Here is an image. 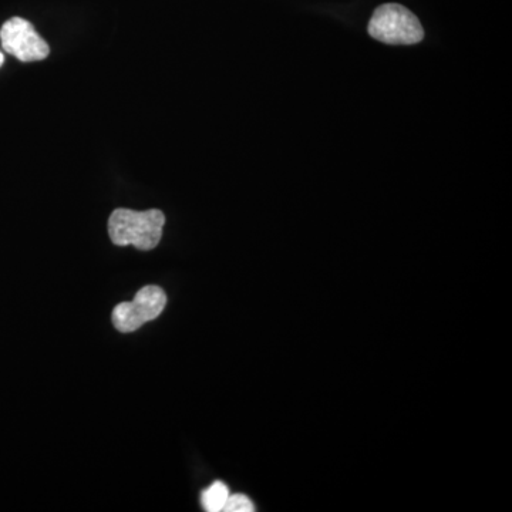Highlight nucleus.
<instances>
[{"mask_svg": "<svg viewBox=\"0 0 512 512\" xmlns=\"http://www.w3.org/2000/svg\"><path fill=\"white\" fill-rule=\"evenodd\" d=\"M164 224L163 211L119 208L110 215L109 235L117 247L134 245L140 251H151L160 244Z\"/></svg>", "mask_w": 512, "mask_h": 512, "instance_id": "1", "label": "nucleus"}, {"mask_svg": "<svg viewBox=\"0 0 512 512\" xmlns=\"http://www.w3.org/2000/svg\"><path fill=\"white\" fill-rule=\"evenodd\" d=\"M367 32L386 45H417L424 39V29L413 12L399 3L379 6L370 19Z\"/></svg>", "mask_w": 512, "mask_h": 512, "instance_id": "2", "label": "nucleus"}, {"mask_svg": "<svg viewBox=\"0 0 512 512\" xmlns=\"http://www.w3.org/2000/svg\"><path fill=\"white\" fill-rule=\"evenodd\" d=\"M167 295L160 286L148 285L137 292L131 302L117 305L113 311L114 328L121 333H133L144 323L151 322L163 313Z\"/></svg>", "mask_w": 512, "mask_h": 512, "instance_id": "3", "label": "nucleus"}, {"mask_svg": "<svg viewBox=\"0 0 512 512\" xmlns=\"http://www.w3.org/2000/svg\"><path fill=\"white\" fill-rule=\"evenodd\" d=\"M3 50L23 63L40 62L50 55L46 40L36 32L29 20L12 18L0 29Z\"/></svg>", "mask_w": 512, "mask_h": 512, "instance_id": "4", "label": "nucleus"}, {"mask_svg": "<svg viewBox=\"0 0 512 512\" xmlns=\"http://www.w3.org/2000/svg\"><path fill=\"white\" fill-rule=\"evenodd\" d=\"M229 497V490L227 484L217 481L208 487L207 490L202 491L201 504L205 511L208 512H221L224 510Z\"/></svg>", "mask_w": 512, "mask_h": 512, "instance_id": "5", "label": "nucleus"}, {"mask_svg": "<svg viewBox=\"0 0 512 512\" xmlns=\"http://www.w3.org/2000/svg\"><path fill=\"white\" fill-rule=\"evenodd\" d=\"M224 512H252L255 511V505L244 494H229L227 504H225Z\"/></svg>", "mask_w": 512, "mask_h": 512, "instance_id": "6", "label": "nucleus"}, {"mask_svg": "<svg viewBox=\"0 0 512 512\" xmlns=\"http://www.w3.org/2000/svg\"><path fill=\"white\" fill-rule=\"evenodd\" d=\"M3 63H5V55H3L2 52H0V67L3 66Z\"/></svg>", "mask_w": 512, "mask_h": 512, "instance_id": "7", "label": "nucleus"}]
</instances>
